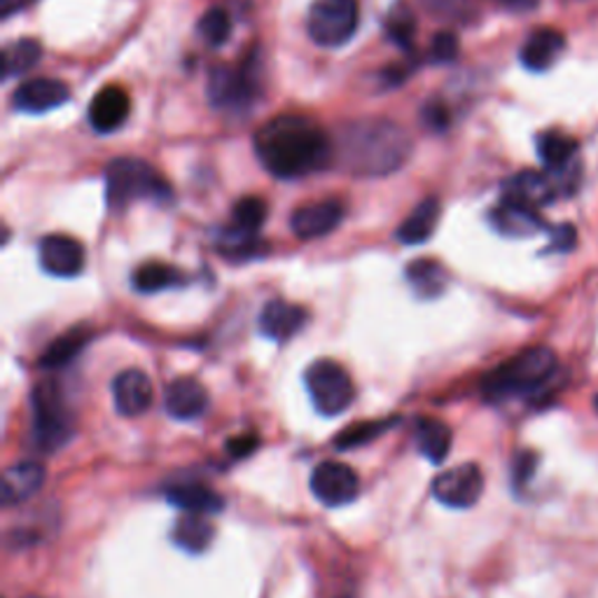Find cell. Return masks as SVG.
I'll return each mask as SVG.
<instances>
[{"label": "cell", "mask_w": 598, "mask_h": 598, "mask_svg": "<svg viewBox=\"0 0 598 598\" xmlns=\"http://www.w3.org/2000/svg\"><path fill=\"white\" fill-rule=\"evenodd\" d=\"M340 164L353 176L381 178L398 171L412 155V138L393 119L365 117L349 122L334 146Z\"/></svg>", "instance_id": "7a4b0ae2"}, {"label": "cell", "mask_w": 598, "mask_h": 598, "mask_svg": "<svg viewBox=\"0 0 598 598\" xmlns=\"http://www.w3.org/2000/svg\"><path fill=\"white\" fill-rule=\"evenodd\" d=\"M557 195L559 185L552 180V176L540 171H519L502 183V199L531 206L538 210L547 204H552Z\"/></svg>", "instance_id": "2e32d148"}, {"label": "cell", "mask_w": 598, "mask_h": 598, "mask_svg": "<svg viewBox=\"0 0 598 598\" xmlns=\"http://www.w3.org/2000/svg\"><path fill=\"white\" fill-rule=\"evenodd\" d=\"M406 281L412 283V288L419 297H438L442 295L447 285V272L435 259H416L406 267Z\"/></svg>", "instance_id": "4316f807"}, {"label": "cell", "mask_w": 598, "mask_h": 598, "mask_svg": "<svg viewBox=\"0 0 598 598\" xmlns=\"http://www.w3.org/2000/svg\"><path fill=\"white\" fill-rule=\"evenodd\" d=\"M414 440L430 463H442L451 451V430L440 419H421L414 430Z\"/></svg>", "instance_id": "484cf974"}, {"label": "cell", "mask_w": 598, "mask_h": 598, "mask_svg": "<svg viewBox=\"0 0 598 598\" xmlns=\"http://www.w3.org/2000/svg\"><path fill=\"white\" fill-rule=\"evenodd\" d=\"M197 31L208 47H223L232 36V19L223 8H210L199 19Z\"/></svg>", "instance_id": "d6a6232c"}, {"label": "cell", "mask_w": 598, "mask_h": 598, "mask_svg": "<svg viewBox=\"0 0 598 598\" xmlns=\"http://www.w3.org/2000/svg\"><path fill=\"white\" fill-rule=\"evenodd\" d=\"M27 598H38V596H27Z\"/></svg>", "instance_id": "7bdbcfd3"}, {"label": "cell", "mask_w": 598, "mask_h": 598, "mask_svg": "<svg viewBox=\"0 0 598 598\" xmlns=\"http://www.w3.org/2000/svg\"><path fill=\"white\" fill-rule=\"evenodd\" d=\"M213 533L215 529L208 514L185 512L174 526V542L189 555H202L204 549L213 542Z\"/></svg>", "instance_id": "d4e9b609"}, {"label": "cell", "mask_w": 598, "mask_h": 598, "mask_svg": "<svg viewBox=\"0 0 598 598\" xmlns=\"http://www.w3.org/2000/svg\"><path fill=\"white\" fill-rule=\"evenodd\" d=\"M45 484V465L38 461H21L3 474V506H19L33 498Z\"/></svg>", "instance_id": "44dd1931"}, {"label": "cell", "mask_w": 598, "mask_h": 598, "mask_svg": "<svg viewBox=\"0 0 598 598\" xmlns=\"http://www.w3.org/2000/svg\"><path fill=\"white\" fill-rule=\"evenodd\" d=\"M311 491L327 508L349 506L361 491V477L342 461H325L311 472Z\"/></svg>", "instance_id": "30bf717a"}, {"label": "cell", "mask_w": 598, "mask_h": 598, "mask_svg": "<svg viewBox=\"0 0 598 598\" xmlns=\"http://www.w3.org/2000/svg\"><path fill=\"white\" fill-rule=\"evenodd\" d=\"M89 334L85 330H70L66 332L63 337H59L50 349H47L40 357V365L47 370L55 367H63L66 363L73 361V357L82 351V346L87 344Z\"/></svg>", "instance_id": "f546056e"}, {"label": "cell", "mask_w": 598, "mask_h": 598, "mask_svg": "<svg viewBox=\"0 0 598 598\" xmlns=\"http://www.w3.org/2000/svg\"><path fill=\"white\" fill-rule=\"evenodd\" d=\"M42 57V45L36 38H21L10 42L3 50V78H17L29 73Z\"/></svg>", "instance_id": "83f0119b"}, {"label": "cell", "mask_w": 598, "mask_h": 598, "mask_svg": "<svg viewBox=\"0 0 598 598\" xmlns=\"http://www.w3.org/2000/svg\"><path fill=\"white\" fill-rule=\"evenodd\" d=\"M106 199L110 210H125L129 204L140 199L169 204L174 193L171 185L148 161L136 157H119L112 159L106 169Z\"/></svg>", "instance_id": "277c9868"}, {"label": "cell", "mask_w": 598, "mask_h": 598, "mask_svg": "<svg viewBox=\"0 0 598 598\" xmlns=\"http://www.w3.org/2000/svg\"><path fill=\"white\" fill-rule=\"evenodd\" d=\"M265 220H267V204H265V199H259V197L238 199L234 210H232V227L242 229V232L259 234Z\"/></svg>", "instance_id": "4dcf8cb0"}, {"label": "cell", "mask_w": 598, "mask_h": 598, "mask_svg": "<svg viewBox=\"0 0 598 598\" xmlns=\"http://www.w3.org/2000/svg\"><path fill=\"white\" fill-rule=\"evenodd\" d=\"M484 493V474L480 465L463 463L442 472L433 482V496L447 508L468 510Z\"/></svg>", "instance_id": "9c48e42d"}, {"label": "cell", "mask_w": 598, "mask_h": 598, "mask_svg": "<svg viewBox=\"0 0 598 598\" xmlns=\"http://www.w3.org/2000/svg\"><path fill=\"white\" fill-rule=\"evenodd\" d=\"M33 412V442L42 451L61 449L73 435V419H70L66 398L55 381H42L31 395Z\"/></svg>", "instance_id": "5b68a950"}, {"label": "cell", "mask_w": 598, "mask_h": 598, "mask_svg": "<svg viewBox=\"0 0 598 598\" xmlns=\"http://www.w3.org/2000/svg\"><path fill=\"white\" fill-rule=\"evenodd\" d=\"M557 372V355L547 346H533L517 353L508 363L484 376L482 391L489 400L502 402L510 398L531 395L540 391Z\"/></svg>", "instance_id": "3957f363"}, {"label": "cell", "mask_w": 598, "mask_h": 598, "mask_svg": "<svg viewBox=\"0 0 598 598\" xmlns=\"http://www.w3.org/2000/svg\"><path fill=\"white\" fill-rule=\"evenodd\" d=\"M38 259L42 272L57 278H73L85 269V248L73 236L50 234L40 238Z\"/></svg>", "instance_id": "8fae6325"}, {"label": "cell", "mask_w": 598, "mask_h": 598, "mask_svg": "<svg viewBox=\"0 0 598 598\" xmlns=\"http://www.w3.org/2000/svg\"><path fill=\"white\" fill-rule=\"evenodd\" d=\"M112 398L122 416H140L153 406V381L143 370H125L112 381Z\"/></svg>", "instance_id": "9a60e30c"}, {"label": "cell", "mask_w": 598, "mask_h": 598, "mask_svg": "<svg viewBox=\"0 0 598 598\" xmlns=\"http://www.w3.org/2000/svg\"><path fill=\"white\" fill-rule=\"evenodd\" d=\"M131 112V99L122 85H106L89 104V125L97 134H112L125 127Z\"/></svg>", "instance_id": "5bb4252c"}, {"label": "cell", "mask_w": 598, "mask_h": 598, "mask_svg": "<svg viewBox=\"0 0 598 598\" xmlns=\"http://www.w3.org/2000/svg\"><path fill=\"white\" fill-rule=\"evenodd\" d=\"M423 122H425L428 129L442 131L449 125V112H447V108L442 104L433 101V104H428L425 110H423Z\"/></svg>", "instance_id": "8d00e7d4"}, {"label": "cell", "mask_w": 598, "mask_h": 598, "mask_svg": "<svg viewBox=\"0 0 598 598\" xmlns=\"http://www.w3.org/2000/svg\"><path fill=\"white\" fill-rule=\"evenodd\" d=\"M596 410H598V398H596Z\"/></svg>", "instance_id": "b9f144b4"}, {"label": "cell", "mask_w": 598, "mask_h": 598, "mask_svg": "<svg viewBox=\"0 0 598 598\" xmlns=\"http://www.w3.org/2000/svg\"><path fill=\"white\" fill-rule=\"evenodd\" d=\"M536 148L549 174H563L578 155V140L563 131H545L536 138Z\"/></svg>", "instance_id": "603a6c76"}, {"label": "cell", "mask_w": 598, "mask_h": 598, "mask_svg": "<svg viewBox=\"0 0 598 598\" xmlns=\"http://www.w3.org/2000/svg\"><path fill=\"white\" fill-rule=\"evenodd\" d=\"M357 27H361L357 0H316L306 19L308 38L327 50L351 42Z\"/></svg>", "instance_id": "8992f818"}, {"label": "cell", "mask_w": 598, "mask_h": 598, "mask_svg": "<svg viewBox=\"0 0 598 598\" xmlns=\"http://www.w3.org/2000/svg\"><path fill=\"white\" fill-rule=\"evenodd\" d=\"M255 155L265 169L283 180L323 171L334 157V143L314 117L283 112L255 134Z\"/></svg>", "instance_id": "6da1fadb"}, {"label": "cell", "mask_w": 598, "mask_h": 598, "mask_svg": "<svg viewBox=\"0 0 598 598\" xmlns=\"http://www.w3.org/2000/svg\"><path fill=\"white\" fill-rule=\"evenodd\" d=\"M308 323V314L306 308L283 302V300H272L265 304L259 314V330L265 337L274 340V342H288L293 340L297 332L304 330V325Z\"/></svg>", "instance_id": "ac0fdd59"}, {"label": "cell", "mask_w": 598, "mask_h": 598, "mask_svg": "<svg viewBox=\"0 0 598 598\" xmlns=\"http://www.w3.org/2000/svg\"><path fill=\"white\" fill-rule=\"evenodd\" d=\"M489 220L498 234L510 238H529L545 229V220L538 208L508 199H500V204L489 213Z\"/></svg>", "instance_id": "e0dca14e"}, {"label": "cell", "mask_w": 598, "mask_h": 598, "mask_svg": "<svg viewBox=\"0 0 598 598\" xmlns=\"http://www.w3.org/2000/svg\"><path fill=\"white\" fill-rule=\"evenodd\" d=\"M536 470V457L533 453H521V457H517V468H514V482L517 484H523L531 480V474Z\"/></svg>", "instance_id": "f35d334b"}, {"label": "cell", "mask_w": 598, "mask_h": 598, "mask_svg": "<svg viewBox=\"0 0 598 598\" xmlns=\"http://www.w3.org/2000/svg\"><path fill=\"white\" fill-rule=\"evenodd\" d=\"M440 199L438 197H425L410 215H406L404 223L398 227V242L404 246H421L425 244L430 236L435 234L438 223H440Z\"/></svg>", "instance_id": "7402d4cb"}, {"label": "cell", "mask_w": 598, "mask_h": 598, "mask_svg": "<svg viewBox=\"0 0 598 598\" xmlns=\"http://www.w3.org/2000/svg\"><path fill=\"white\" fill-rule=\"evenodd\" d=\"M164 404L169 416L178 421H195L208 406V393L193 376H180L164 393Z\"/></svg>", "instance_id": "d6986e66"}, {"label": "cell", "mask_w": 598, "mask_h": 598, "mask_svg": "<svg viewBox=\"0 0 598 598\" xmlns=\"http://www.w3.org/2000/svg\"><path fill=\"white\" fill-rule=\"evenodd\" d=\"M459 38L453 33H438L433 45H430V55H433V61L438 63H449L459 57Z\"/></svg>", "instance_id": "e575fe53"}, {"label": "cell", "mask_w": 598, "mask_h": 598, "mask_svg": "<svg viewBox=\"0 0 598 598\" xmlns=\"http://www.w3.org/2000/svg\"><path fill=\"white\" fill-rule=\"evenodd\" d=\"M166 500L174 502V506L180 508L183 512H199L208 517L220 512L225 506L218 493L197 482H183V484L166 489Z\"/></svg>", "instance_id": "cb8c5ba5"}, {"label": "cell", "mask_w": 598, "mask_h": 598, "mask_svg": "<svg viewBox=\"0 0 598 598\" xmlns=\"http://www.w3.org/2000/svg\"><path fill=\"white\" fill-rule=\"evenodd\" d=\"M423 3L428 10H433L438 14H451L453 10H457L461 0H423Z\"/></svg>", "instance_id": "ab89813d"}, {"label": "cell", "mask_w": 598, "mask_h": 598, "mask_svg": "<svg viewBox=\"0 0 598 598\" xmlns=\"http://www.w3.org/2000/svg\"><path fill=\"white\" fill-rule=\"evenodd\" d=\"M31 0H0V6H3V17H10L12 12L21 10L23 6H29Z\"/></svg>", "instance_id": "60d3db41"}, {"label": "cell", "mask_w": 598, "mask_h": 598, "mask_svg": "<svg viewBox=\"0 0 598 598\" xmlns=\"http://www.w3.org/2000/svg\"><path fill=\"white\" fill-rule=\"evenodd\" d=\"M183 283V276L176 267L161 265V262H146L134 274V285L138 293H161L166 288H176Z\"/></svg>", "instance_id": "f1b7e54d"}, {"label": "cell", "mask_w": 598, "mask_h": 598, "mask_svg": "<svg viewBox=\"0 0 598 598\" xmlns=\"http://www.w3.org/2000/svg\"><path fill=\"white\" fill-rule=\"evenodd\" d=\"M346 208L337 199H323L300 206L293 218H291V229L302 242H311V238L327 236L330 232L337 229L344 220Z\"/></svg>", "instance_id": "4fadbf2b"}, {"label": "cell", "mask_w": 598, "mask_h": 598, "mask_svg": "<svg viewBox=\"0 0 598 598\" xmlns=\"http://www.w3.org/2000/svg\"><path fill=\"white\" fill-rule=\"evenodd\" d=\"M576 227L563 223L552 229V242H549V248L552 253H568L572 246H576Z\"/></svg>", "instance_id": "d590c367"}, {"label": "cell", "mask_w": 598, "mask_h": 598, "mask_svg": "<svg viewBox=\"0 0 598 598\" xmlns=\"http://www.w3.org/2000/svg\"><path fill=\"white\" fill-rule=\"evenodd\" d=\"M304 381L311 402H314V406L323 416L344 414L355 398L351 374L334 361L314 363L306 370Z\"/></svg>", "instance_id": "52a82bcc"}, {"label": "cell", "mask_w": 598, "mask_h": 598, "mask_svg": "<svg viewBox=\"0 0 598 598\" xmlns=\"http://www.w3.org/2000/svg\"><path fill=\"white\" fill-rule=\"evenodd\" d=\"M414 33H416V19L410 12V8L398 3L389 17H386V36L391 42H395L402 50H410L414 45Z\"/></svg>", "instance_id": "1f68e13d"}, {"label": "cell", "mask_w": 598, "mask_h": 598, "mask_svg": "<svg viewBox=\"0 0 598 598\" xmlns=\"http://www.w3.org/2000/svg\"><path fill=\"white\" fill-rule=\"evenodd\" d=\"M257 449V438L255 435H242V438H232L227 444V451L234 459H244L248 453Z\"/></svg>", "instance_id": "74e56055"}, {"label": "cell", "mask_w": 598, "mask_h": 598, "mask_svg": "<svg viewBox=\"0 0 598 598\" xmlns=\"http://www.w3.org/2000/svg\"><path fill=\"white\" fill-rule=\"evenodd\" d=\"M386 428H389V423H363V425H355V428H349L346 433H342L340 440L334 442V444H337L340 449L365 444V442L374 440L379 433H384Z\"/></svg>", "instance_id": "836d02e7"}, {"label": "cell", "mask_w": 598, "mask_h": 598, "mask_svg": "<svg viewBox=\"0 0 598 598\" xmlns=\"http://www.w3.org/2000/svg\"><path fill=\"white\" fill-rule=\"evenodd\" d=\"M566 50V38L557 29H536L526 38L519 59L531 73H545L552 68L561 52Z\"/></svg>", "instance_id": "ffe728a7"}, {"label": "cell", "mask_w": 598, "mask_h": 598, "mask_svg": "<svg viewBox=\"0 0 598 598\" xmlns=\"http://www.w3.org/2000/svg\"><path fill=\"white\" fill-rule=\"evenodd\" d=\"M208 97L215 108L246 110L257 97V78L251 63L215 66L208 78Z\"/></svg>", "instance_id": "ba28073f"}, {"label": "cell", "mask_w": 598, "mask_h": 598, "mask_svg": "<svg viewBox=\"0 0 598 598\" xmlns=\"http://www.w3.org/2000/svg\"><path fill=\"white\" fill-rule=\"evenodd\" d=\"M70 99V89L57 78L23 80L12 94V108L27 115H45Z\"/></svg>", "instance_id": "7c38bea8"}]
</instances>
